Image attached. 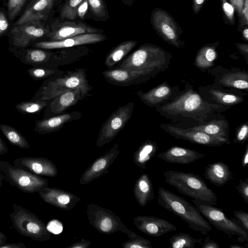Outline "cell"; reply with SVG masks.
<instances>
[{
  "instance_id": "f35d334b",
  "label": "cell",
  "mask_w": 248,
  "mask_h": 248,
  "mask_svg": "<svg viewBox=\"0 0 248 248\" xmlns=\"http://www.w3.org/2000/svg\"><path fill=\"white\" fill-rule=\"evenodd\" d=\"M83 0H66L60 12L61 19H75L78 16V8Z\"/></svg>"
},
{
  "instance_id": "ba28073f",
  "label": "cell",
  "mask_w": 248,
  "mask_h": 248,
  "mask_svg": "<svg viewBox=\"0 0 248 248\" xmlns=\"http://www.w3.org/2000/svg\"><path fill=\"white\" fill-rule=\"evenodd\" d=\"M86 215L90 223L99 232L110 234L120 231L126 233L129 238L136 233L123 223L120 217L109 209L95 204H89Z\"/></svg>"
},
{
  "instance_id": "db71d44e",
  "label": "cell",
  "mask_w": 248,
  "mask_h": 248,
  "mask_svg": "<svg viewBox=\"0 0 248 248\" xmlns=\"http://www.w3.org/2000/svg\"><path fill=\"white\" fill-rule=\"evenodd\" d=\"M91 244V242L84 239L73 243L68 246V248H88Z\"/></svg>"
},
{
  "instance_id": "2e32d148",
  "label": "cell",
  "mask_w": 248,
  "mask_h": 248,
  "mask_svg": "<svg viewBox=\"0 0 248 248\" xmlns=\"http://www.w3.org/2000/svg\"><path fill=\"white\" fill-rule=\"evenodd\" d=\"M102 74L109 84L123 87L146 82L156 76L148 71L129 70L115 67L102 71Z\"/></svg>"
},
{
  "instance_id": "f546056e",
  "label": "cell",
  "mask_w": 248,
  "mask_h": 248,
  "mask_svg": "<svg viewBox=\"0 0 248 248\" xmlns=\"http://www.w3.org/2000/svg\"><path fill=\"white\" fill-rule=\"evenodd\" d=\"M207 134L230 139V124L224 117L215 119L204 124L186 128Z\"/></svg>"
},
{
  "instance_id": "11a10c76",
  "label": "cell",
  "mask_w": 248,
  "mask_h": 248,
  "mask_svg": "<svg viewBox=\"0 0 248 248\" xmlns=\"http://www.w3.org/2000/svg\"><path fill=\"white\" fill-rule=\"evenodd\" d=\"M206 0H193L192 10L194 14H197L203 7Z\"/></svg>"
},
{
  "instance_id": "b9f144b4",
  "label": "cell",
  "mask_w": 248,
  "mask_h": 248,
  "mask_svg": "<svg viewBox=\"0 0 248 248\" xmlns=\"http://www.w3.org/2000/svg\"><path fill=\"white\" fill-rule=\"evenodd\" d=\"M26 0H7L9 19L13 20L21 11Z\"/></svg>"
},
{
  "instance_id": "8d00e7d4",
  "label": "cell",
  "mask_w": 248,
  "mask_h": 248,
  "mask_svg": "<svg viewBox=\"0 0 248 248\" xmlns=\"http://www.w3.org/2000/svg\"><path fill=\"white\" fill-rule=\"evenodd\" d=\"M49 101L31 100L23 101L17 104L15 106V108L18 112L23 114L37 113L46 107Z\"/></svg>"
},
{
  "instance_id": "e7e4bbea",
  "label": "cell",
  "mask_w": 248,
  "mask_h": 248,
  "mask_svg": "<svg viewBox=\"0 0 248 248\" xmlns=\"http://www.w3.org/2000/svg\"><path fill=\"white\" fill-rule=\"evenodd\" d=\"M5 180V178L4 175L2 174V173L0 171V186H1L3 184L2 180Z\"/></svg>"
},
{
  "instance_id": "4dcf8cb0",
  "label": "cell",
  "mask_w": 248,
  "mask_h": 248,
  "mask_svg": "<svg viewBox=\"0 0 248 248\" xmlns=\"http://www.w3.org/2000/svg\"><path fill=\"white\" fill-rule=\"evenodd\" d=\"M219 42L208 43L198 51L194 61V65L202 71L208 70L215 65L217 57V48Z\"/></svg>"
},
{
  "instance_id": "03108f58",
  "label": "cell",
  "mask_w": 248,
  "mask_h": 248,
  "mask_svg": "<svg viewBox=\"0 0 248 248\" xmlns=\"http://www.w3.org/2000/svg\"><path fill=\"white\" fill-rule=\"evenodd\" d=\"M229 247L230 248H245L244 247L240 246L238 244H232Z\"/></svg>"
},
{
  "instance_id": "7c38bea8",
  "label": "cell",
  "mask_w": 248,
  "mask_h": 248,
  "mask_svg": "<svg viewBox=\"0 0 248 248\" xmlns=\"http://www.w3.org/2000/svg\"><path fill=\"white\" fill-rule=\"evenodd\" d=\"M198 92L210 104L230 108L243 102L248 95L240 90L223 87L215 83L199 87Z\"/></svg>"
},
{
  "instance_id": "5bb4252c",
  "label": "cell",
  "mask_w": 248,
  "mask_h": 248,
  "mask_svg": "<svg viewBox=\"0 0 248 248\" xmlns=\"http://www.w3.org/2000/svg\"><path fill=\"white\" fill-rule=\"evenodd\" d=\"M49 29L40 21L16 26L11 31L12 42L11 51L15 55L25 49L37 39L46 36Z\"/></svg>"
},
{
  "instance_id": "d590c367",
  "label": "cell",
  "mask_w": 248,
  "mask_h": 248,
  "mask_svg": "<svg viewBox=\"0 0 248 248\" xmlns=\"http://www.w3.org/2000/svg\"><path fill=\"white\" fill-rule=\"evenodd\" d=\"M202 238H194L185 232L173 235L169 239L170 247L173 248H194L197 244L202 245Z\"/></svg>"
},
{
  "instance_id": "7dc6e473",
  "label": "cell",
  "mask_w": 248,
  "mask_h": 248,
  "mask_svg": "<svg viewBox=\"0 0 248 248\" xmlns=\"http://www.w3.org/2000/svg\"><path fill=\"white\" fill-rule=\"evenodd\" d=\"M234 217L241 223L243 228L248 232V213L242 210H234Z\"/></svg>"
},
{
  "instance_id": "44dd1931",
  "label": "cell",
  "mask_w": 248,
  "mask_h": 248,
  "mask_svg": "<svg viewBox=\"0 0 248 248\" xmlns=\"http://www.w3.org/2000/svg\"><path fill=\"white\" fill-rule=\"evenodd\" d=\"M180 92L178 86L163 82L147 92L139 91L137 94L144 104L156 108L173 99Z\"/></svg>"
},
{
  "instance_id": "cb8c5ba5",
  "label": "cell",
  "mask_w": 248,
  "mask_h": 248,
  "mask_svg": "<svg viewBox=\"0 0 248 248\" xmlns=\"http://www.w3.org/2000/svg\"><path fill=\"white\" fill-rule=\"evenodd\" d=\"M14 165L37 175L54 177L58 174L55 165L49 159L42 157H23L15 159Z\"/></svg>"
},
{
  "instance_id": "8992f818",
  "label": "cell",
  "mask_w": 248,
  "mask_h": 248,
  "mask_svg": "<svg viewBox=\"0 0 248 248\" xmlns=\"http://www.w3.org/2000/svg\"><path fill=\"white\" fill-rule=\"evenodd\" d=\"M13 211L9 214L12 225L21 235L38 241H46L51 233L46 225L34 214L21 206L13 204Z\"/></svg>"
},
{
  "instance_id": "f1b7e54d",
  "label": "cell",
  "mask_w": 248,
  "mask_h": 248,
  "mask_svg": "<svg viewBox=\"0 0 248 248\" xmlns=\"http://www.w3.org/2000/svg\"><path fill=\"white\" fill-rule=\"evenodd\" d=\"M233 175L229 167L222 161L208 164L204 173L205 178L217 187L223 186L230 180L233 179Z\"/></svg>"
},
{
  "instance_id": "52a82bcc",
  "label": "cell",
  "mask_w": 248,
  "mask_h": 248,
  "mask_svg": "<svg viewBox=\"0 0 248 248\" xmlns=\"http://www.w3.org/2000/svg\"><path fill=\"white\" fill-rule=\"evenodd\" d=\"M0 171L5 181L24 192H38L48 186L47 179L12 165L5 160L0 161Z\"/></svg>"
},
{
  "instance_id": "e575fe53",
  "label": "cell",
  "mask_w": 248,
  "mask_h": 248,
  "mask_svg": "<svg viewBox=\"0 0 248 248\" xmlns=\"http://www.w3.org/2000/svg\"><path fill=\"white\" fill-rule=\"evenodd\" d=\"M0 130L12 144L21 149L30 148L27 140L13 127L5 124H0Z\"/></svg>"
},
{
  "instance_id": "3957f363",
  "label": "cell",
  "mask_w": 248,
  "mask_h": 248,
  "mask_svg": "<svg viewBox=\"0 0 248 248\" xmlns=\"http://www.w3.org/2000/svg\"><path fill=\"white\" fill-rule=\"evenodd\" d=\"M158 203L167 211L180 217L193 230L206 235L211 230L210 223L196 206L184 198L162 187L158 189Z\"/></svg>"
},
{
  "instance_id": "603a6c76",
  "label": "cell",
  "mask_w": 248,
  "mask_h": 248,
  "mask_svg": "<svg viewBox=\"0 0 248 248\" xmlns=\"http://www.w3.org/2000/svg\"><path fill=\"white\" fill-rule=\"evenodd\" d=\"M133 221L139 230L151 236H160L177 229L167 220L157 217L139 216L135 217Z\"/></svg>"
},
{
  "instance_id": "30bf717a",
  "label": "cell",
  "mask_w": 248,
  "mask_h": 248,
  "mask_svg": "<svg viewBox=\"0 0 248 248\" xmlns=\"http://www.w3.org/2000/svg\"><path fill=\"white\" fill-rule=\"evenodd\" d=\"M150 22L162 40L177 48L184 46L185 42L181 38L183 30L167 11L159 8H155L151 14Z\"/></svg>"
},
{
  "instance_id": "d6986e66",
  "label": "cell",
  "mask_w": 248,
  "mask_h": 248,
  "mask_svg": "<svg viewBox=\"0 0 248 248\" xmlns=\"http://www.w3.org/2000/svg\"><path fill=\"white\" fill-rule=\"evenodd\" d=\"M103 31L93 28L84 23L71 21L56 22L51 26L46 35L49 41H59L79 34L91 33H102Z\"/></svg>"
},
{
  "instance_id": "60d3db41",
  "label": "cell",
  "mask_w": 248,
  "mask_h": 248,
  "mask_svg": "<svg viewBox=\"0 0 248 248\" xmlns=\"http://www.w3.org/2000/svg\"><path fill=\"white\" fill-rule=\"evenodd\" d=\"M89 6L93 15L98 17H103L106 16L105 3L104 0H87Z\"/></svg>"
},
{
  "instance_id": "ffe728a7",
  "label": "cell",
  "mask_w": 248,
  "mask_h": 248,
  "mask_svg": "<svg viewBox=\"0 0 248 248\" xmlns=\"http://www.w3.org/2000/svg\"><path fill=\"white\" fill-rule=\"evenodd\" d=\"M120 152L118 144H114L104 155L97 158L86 170L80 179V185L89 184L108 172V169Z\"/></svg>"
},
{
  "instance_id": "9c48e42d",
  "label": "cell",
  "mask_w": 248,
  "mask_h": 248,
  "mask_svg": "<svg viewBox=\"0 0 248 248\" xmlns=\"http://www.w3.org/2000/svg\"><path fill=\"white\" fill-rule=\"evenodd\" d=\"M195 206L207 221L216 229L229 235H237L238 241L248 242V232L233 219L226 217L222 209L191 200Z\"/></svg>"
},
{
  "instance_id": "7a4b0ae2",
  "label": "cell",
  "mask_w": 248,
  "mask_h": 248,
  "mask_svg": "<svg viewBox=\"0 0 248 248\" xmlns=\"http://www.w3.org/2000/svg\"><path fill=\"white\" fill-rule=\"evenodd\" d=\"M171 54L157 45L144 43L115 67L129 70H145L156 75L169 67Z\"/></svg>"
},
{
  "instance_id": "4fadbf2b",
  "label": "cell",
  "mask_w": 248,
  "mask_h": 248,
  "mask_svg": "<svg viewBox=\"0 0 248 248\" xmlns=\"http://www.w3.org/2000/svg\"><path fill=\"white\" fill-rule=\"evenodd\" d=\"M15 56L26 64L34 67H57L72 62L73 59L67 56L57 55L55 53L41 48L24 49Z\"/></svg>"
},
{
  "instance_id": "f6af8a7d",
  "label": "cell",
  "mask_w": 248,
  "mask_h": 248,
  "mask_svg": "<svg viewBox=\"0 0 248 248\" xmlns=\"http://www.w3.org/2000/svg\"><path fill=\"white\" fill-rule=\"evenodd\" d=\"M238 18L239 22L237 30L241 31L244 27L248 25V0H244Z\"/></svg>"
},
{
  "instance_id": "484cf974",
  "label": "cell",
  "mask_w": 248,
  "mask_h": 248,
  "mask_svg": "<svg viewBox=\"0 0 248 248\" xmlns=\"http://www.w3.org/2000/svg\"><path fill=\"white\" fill-rule=\"evenodd\" d=\"M82 113L78 111L62 114L37 120L34 130L40 135L50 134L62 128L66 124L80 119Z\"/></svg>"
},
{
  "instance_id": "5b68a950",
  "label": "cell",
  "mask_w": 248,
  "mask_h": 248,
  "mask_svg": "<svg viewBox=\"0 0 248 248\" xmlns=\"http://www.w3.org/2000/svg\"><path fill=\"white\" fill-rule=\"evenodd\" d=\"M86 71L83 68H77L46 79L31 100H50L65 92L77 88L92 89Z\"/></svg>"
},
{
  "instance_id": "6125c7cd",
  "label": "cell",
  "mask_w": 248,
  "mask_h": 248,
  "mask_svg": "<svg viewBox=\"0 0 248 248\" xmlns=\"http://www.w3.org/2000/svg\"><path fill=\"white\" fill-rule=\"evenodd\" d=\"M7 237L6 235L0 231V245L6 243Z\"/></svg>"
},
{
  "instance_id": "94428289",
  "label": "cell",
  "mask_w": 248,
  "mask_h": 248,
  "mask_svg": "<svg viewBox=\"0 0 248 248\" xmlns=\"http://www.w3.org/2000/svg\"><path fill=\"white\" fill-rule=\"evenodd\" d=\"M242 37L244 40L248 42V28L245 26L242 29Z\"/></svg>"
},
{
  "instance_id": "7402d4cb",
  "label": "cell",
  "mask_w": 248,
  "mask_h": 248,
  "mask_svg": "<svg viewBox=\"0 0 248 248\" xmlns=\"http://www.w3.org/2000/svg\"><path fill=\"white\" fill-rule=\"evenodd\" d=\"M107 39L102 33H91L79 34L59 41H45L32 44L37 48L53 49L68 48L86 44H95L104 41Z\"/></svg>"
},
{
  "instance_id": "8fae6325",
  "label": "cell",
  "mask_w": 248,
  "mask_h": 248,
  "mask_svg": "<svg viewBox=\"0 0 248 248\" xmlns=\"http://www.w3.org/2000/svg\"><path fill=\"white\" fill-rule=\"evenodd\" d=\"M134 107V102H130L113 112L100 129L96 142L97 147H101L115 138L131 118Z\"/></svg>"
},
{
  "instance_id": "91938a15",
  "label": "cell",
  "mask_w": 248,
  "mask_h": 248,
  "mask_svg": "<svg viewBox=\"0 0 248 248\" xmlns=\"http://www.w3.org/2000/svg\"><path fill=\"white\" fill-rule=\"evenodd\" d=\"M8 152V149L3 140L0 138V155H3Z\"/></svg>"
},
{
  "instance_id": "e0dca14e",
  "label": "cell",
  "mask_w": 248,
  "mask_h": 248,
  "mask_svg": "<svg viewBox=\"0 0 248 248\" xmlns=\"http://www.w3.org/2000/svg\"><path fill=\"white\" fill-rule=\"evenodd\" d=\"M92 89L77 88L65 92L50 100L44 109L43 118L56 116L62 113L70 107L86 97L90 96Z\"/></svg>"
},
{
  "instance_id": "ab89813d",
  "label": "cell",
  "mask_w": 248,
  "mask_h": 248,
  "mask_svg": "<svg viewBox=\"0 0 248 248\" xmlns=\"http://www.w3.org/2000/svg\"><path fill=\"white\" fill-rule=\"evenodd\" d=\"M124 248H154L148 239L136 234L130 239L122 244Z\"/></svg>"
},
{
  "instance_id": "ee69618b",
  "label": "cell",
  "mask_w": 248,
  "mask_h": 248,
  "mask_svg": "<svg viewBox=\"0 0 248 248\" xmlns=\"http://www.w3.org/2000/svg\"><path fill=\"white\" fill-rule=\"evenodd\" d=\"M248 139V123H245L242 124L238 128L235 134V138L233 140L234 143H243Z\"/></svg>"
},
{
  "instance_id": "be15d7a7",
  "label": "cell",
  "mask_w": 248,
  "mask_h": 248,
  "mask_svg": "<svg viewBox=\"0 0 248 248\" xmlns=\"http://www.w3.org/2000/svg\"><path fill=\"white\" fill-rule=\"evenodd\" d=\"M126 5L130 6L133 4L134 0H121Z\"/></svg>"
},
{
  "instance_id": "680465c9",
  "label": "cell",
  "mask_w": 248,
  "mask_h": 248,
  "mask_svg": "<svg viewBox=\"0 0 248 248\" xmlns=\"http://www.w3.org/2000/svg\"><path fill=\"white\" fill-rule=\"evenodd\" d=\"M248 163V144L247 145L242 160V167L245 168Z\"/></svg>"
},
{
  "instance_id": "f5cc1de1",
  "label": "cell",
  "mask_w": 248,
  "mask_h": 248,
  "mask_svg": "<svg viewBox=\"0 0 248 248\" xmlns=\"http://www.w3.org/2000/svg\"><path fill=\"white\" fill-rule=\"evenodd\" d=\"M202 248H219L220 247L217 242L212 240L209 236H207L202 244Z\"/></svg>"
},
{
  "instance_id": "9a60e30c",
  "label": "cell",
  "mask_w": 248,
  "mask_h": 248,
  "mask_svg": "<svg viewBox=\"0 0 248 248\" xmlns=\"http://www.w3.org/2000/svg\"><path fill=\"white\" fill-rule=\"evenodd\" d=\"M160 127L176 139H181L196 144L210 147L231 144L230 139L210 135L194 130L179 127L170 124H161Z\"/></svg>"
},
{
  "instance_id": "277c9868",
  "label": "cell",
  "mask_w": 248,
  "mask_h": 248,
  "mask_svg": "<svg viewBox=\"0 0 248 248\" xmlns=\"http://www.w3.org/2000/svg\"><path fill=\"white\" fill-rule=\"evenodd\" d=\"M163 174L165 182L175 187L180 193L201 203L217 205L216 194L199 175L172 170Z\"/></svg>"
},
{
  "instance_id": "003e7915",
  "label": "cell",
  "mask_w": 248,
  "mask_h": 248,
  "mask_svg": "<svg viewBox=\"0 0 248 248\" xmlns=\"http://www.w3.org/2000/svg\"><path fill=\"white\" fill-rule=\"evenodd\" d=\"M35 0H32L31 2V3H32V2H34V1H35Z\"/></svg>"
},
{
  "instance_id": "6da1fadb",
  "label": "cell",
  "mask_w": 248,
  "mask_h": 248,
  "mask_svg": "<svg viewBox=\"0 0 248 248\" xmlns=\"http://www.w3.org/2000/svg\"><path fill=\"white\" fill-rule=\"evenodd\" d=\"M230 108L206 102L187 84L175 97L155 109L171 124L186 128L224 117L222 113Z\"/></svg>"
},
{
  "instance_id": "836d02e7",
  "label": "cell",
  "mask_w": 248,
  "mask_h": 248,
  "mask_svg": "<svg viewBox=\"0 0 248 248\" xmlns=\"http://www.w3.org/2000/svg\"><path fill=\"white\" fill-rule=\"evenodd\" d=\"M158 149L156 142L147 140L142 143L133 155V161L138 167L144 169L146 165L154 157Z\"/></svg>"
},
{
  "instance_id": "83f0119b",
  "label": "cell",
  "mask_w": 248,
  "mask_h": 248,
  "mask_svg": "<svg viewBox=\"0 0 248 248\" xmlns=\"http://www.w3.org/2000/svg\"><path fill=\"white\" fill-rule=\"evenodd\" d=\"M55 0H36L31 3L15 25L18 26L44 19L52 8Z\"/></svg>"
},
{
  "instance_id": "6f0895ef",
  "label": "cell",
  "mask_w": 248,
  "mask_h": 248,
  "mask_svg": "<svg viewBox=\"0 0 248 248\" xmlns=\"http://www.w3.org/2000/svg\"><path fill=\"white\" fill-rule=\"evenodd\" d=\"M0 248H26L22 243H4L0 245Z\"/></svg>"
},
{
  "instance_id": "9f6ffc18",
  "label": "cell",
  "mask_w": 248,
  "mask_h": 248,
  "mask_svg": "<svg viewBox=\"0 0 248 248\" xmlns=\"http://www.w3.org/2000/svg\"><path fill=\"white\" fill-rule=\"evenodd\" d=\"M230 3L234 7L236 12L237 16L239 17L243 5L244 0H229Z\"/></svg>"
},
{
  "instance_id": "d6a6232c",
  "label": "cell",
  "mask_w": 248,
  "mask_h": 248,
  "mask_svg": "<svg viewBox=\"0 0 248 248\" xmlns=\"http://www.w3.org/2000/svg\"><path fill=\"white\" fill-rule=\"evenodd\" d=\"M138 43L136 40L125 41L114 47L105 59L106 66L108 68L114 67L127 55Z\"/></svg>"
},
{
  "instance_id": "74e56055",
  "label": "cell",
  "mask_w": 248,
  "mask_h": 248,
  "mask_svg": "<svg viewBox=\"0 0 248 248\" xmlns=\"http://www.w3.org/2000/svg\"><path fill=\"white\" fill-rule=\"evenodd\" d=\"M27 72L34 80L46 79L51 76L61 75L64 73L63 71L60 70L57 67L47 68L34 66L29 68Z\"/></svg>"
},
{
  "instance_id": "c3c4849f",
  "label": "cell",
  "mask_w": 248,
  "mask_h": 248,
  "mask_svg": "<svg viewBox=\"0 0 248 248\" xmlns=\"http://www.w3.org/2000/svg\"><path fill=\"white\" fill-rule=\"evenodd\" d=\"M46 229L49 232L54 234H59L63 231V225L58 219H52L48 222L46 225Z\"/></svg>"
},
{
  "instance_id": "4316f807",
  "label": "cell",
  "mask_w": 248,
  "mask_h": 248,
  "mask_svg": "<svg viewBox=\"0 0 248 248\" xmlns=\"http://www.w3.org/2000/svg\"><path fill=\"white\" fill-rule=\"evenodd\" d=\"M205 155L183 147L173 146L164 152L159 153L157 157L169 163L188 164L204 157Z\"/></svg>"
},
{
  "instance_id": "681fc988",
  "label": "cell",
  "mask_w": 248,
  "mask_h": 248,
  "mask_svg": "<svg viewBox=\"0 0 248 248\" xmlns=\"http://www.w3.org/2000/svg\"><path fill=\"white\" fill-rule=\"evenodd\" d=\"M9 28V23L3 12L0 11V36L4 34Z\"/></svg>"
},
{
  "instance_id": "d4e9b609",
  "label": "cell",
  "mask_w": 248,
  "mask_h": 248,
  "mask_svg": "<svg viewBox=\"0 0 248 248\" xmlns=\"http://www.w3.org/2000/svg\"><path fill=\"white\" fill-rule=\"evenodd\" d=\"M45 202L62 210L70 211L80 200L77 195L56 187L48 186L38 192Z\"/></svg>"
},
{
  "instance_id": "ac0fdd59",
  "label": "cell",
  "mask_w": 248,
  "mask_h": 248,
  "mask_svg": "<svg viewBox=\"0 0 248 248\" xmlns=\"http://www.w3.org/2000/svg\"><path fill=\"white\" fill-rule=\"evenodd\" d=\"M214 83L223 87L248 91V72L238 68L227 69L219 65L209 69Z\"/></svg>"
},
{
  "instance_id": "7bdbcfd3",
  "label": "cell",
  "mask_w": 248,
  "mask_h": 248,
  "mask_svg": "<svg viewBox=\"0 0 248 248\" xmlns=\"http://www.w3.org/2000/svg\"><path fill=\"white\" fill-rule=\"evenodd\" d=\"M220 1L224 16L226 19L225 23L233 25L235 23L234 7L227 0H220Z\"/></svg>"
},
{
  "instance_id": "bcb514c9",
  "label": "cell",
  "mask_w": 248,
  "mask_h": 248,
  "mask_svg": "<svg viewBox=\"0 0 248 248\" xmlns=\"http://www.w3.org/2000/svg\"><path fill=\"white\" fill-rule=\"evenodd\" d=\"M236 189L241 196L244 202L248 203V179L246 178L245 181L240 179L239 184L235 186Z\"/></svg>"
},
{
  "instance_id": "816d5d0a",
  "label": "cell",
  "mask_w": 248,
  "mask_h": 248,
  "mask_svg": "<svg viewBox=\"0 0 248 248\" xmlns=\"http://www.w3.org/2000/svg\"><path fill=\"white\" fill-rule=\"evenodd\" d=\"M235 45L240 53L245 58L248 63V45L247 43H236Z\"/></svg>"
},
{
  "instance_id": "1f68e13d",
  "label": "cell",
  "mask_w": 248,
  "mask_h": 248,
  "mask_svg": "<svg viewBox=\"0 0 248 248\" xmlns=\"http://www.w3.org/2000/svg\"><path fill=\"white\" fill-rule=\"evenodd\" d=\"M134 195L142 207L154 198L153 184L148 175L142 174L137 179L134 185Z\"/></svg>"
},
{
  "instance_id": "f907efd6",
  "label": "cell",
  "mask_w": 248,
  "mask_h": 248,
  "mask_svg": "<svg viewBox=\"0 0 248 248\" xmlns=\"http://www.w3.org/2000/svg\"><path fill=\"white\" fill-rule=\"evenodd\" d=\"M89 6L87 0H83L79 4L77 11V15L81 18H83L87 13Z\"/></svg>"
}]
</instances>
